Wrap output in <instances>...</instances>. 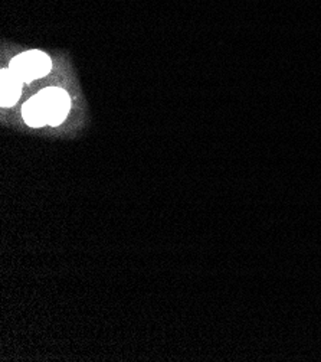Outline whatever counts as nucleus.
I'll list each match as a JSON object with an SVG mask.
<instances>
[{"mask_svg": "<svg viewBox=\"0 0 321 362\" xmlns=\"http://www.w3.org/2000/svg\"><path fill=\"white\" fill-rule=\"evenodd\" d=\"M22 116L25 122L32 127H42L48 124V117L44 103L40 97V94L33 95L30 100H28L22 108Z\"/></svg>", "mask_w": 321, "mask_h": 362, "instance_id": "obj_4", "label": "nucleus"}, {"mask_svg": "<svg viewBox=\"0 0 321 362\" xmlns=\"http://www.w3.org/2000/svg\"><path fill=\"white\" fill-rule=\"evenodd\" d=\"M22 81L11 69L0 72V104L2 107H12L20 97Z\"/></svg>", "mask_w": 321, "mask_h": 362, "instance_id": "obj_3", "label": "nucleus"}, {"mask_svg": "<svg viewBox=\"0 0 321 362\" xmlns=\"http://www.w3.org/2000/svg\"><path fill=\"white\" fill-rule=\"evenodd\" d=\"M51 66L52 62L45 52L33 49L13 58L9 69L22 83H30L45 77L51 71Z\"/></svg>", "mask_w": 321, "mask_h": 362, "instance_id": "obj_1", "label": "nucleus"}, {"mask_svg": "<svg viewBox=\"0 0 321 362\" xmlns=\"http://www.w3.org/2000/svg\"><path fill=\"white\" fill-rule=\"evenodd\" d=\"M38 94L45 107L48 124H51V126L61 124L65 120V117L69 112V107H71V100H69L68 93L62 88L51 87V88L42 90Z\"/></svg>", "mask_w": 321, "mask_h": 362, "instance_id": "obj_2", "label": "nucleus"}]
</instances>
